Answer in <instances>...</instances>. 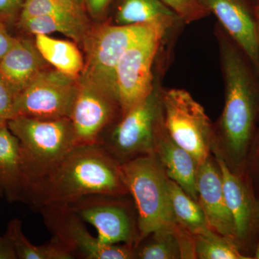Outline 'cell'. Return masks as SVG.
I'll use <instances>...</instances> for the list:
<instances>
[{
	"label": "cell",
	"instance_id": "27",
	"mask_svg": "<svg viewBox=\"0 0 259 259\" xmlns=\"http://www.w3.org/2000/svg\"><path fill=\"white\" fill-rule=\"evenodd\" d=\"M171 8L181 20L191 23L203 18L208 10L204 6L201 0H161Z\"/></svg>",
	"mask_w": 259,
	"mask_h": 259
},
{
	"label": "cell",
	"instance_id": "9",
	"mask_svg": "<svg viewBox=\"0 0 259 259\" xmlns=\"http://www.w3.org/2000/svg\"><path fill=\"white\" fill-rule=\"evenodd\" d=\"M167 28L158 26L130 47L121 57L115 71V94L121 117L144 101L154 90L153 60Z\"/></svg>",
	"mask_w": 259,
	"mask_h": 259
},
{
	"label": "cell",
	"instance_id": "22",
	"mask_svg": "<svg viewBox=\"0 0 259 259\" xmlns=\"http://www.w3.org/2000/svg\"><path fill=\"white\" fill-rule=\"evenodd\" d=\"M169 193L172 209L179 226L192 236L211 231L198 201L192 199L170 179Z\"/></svg>",
	"mask_w": 259,
	"mask_h": 259
},
{
	"label": "cell",
	"instance_id": "6",
	"mask_svg": "<svg viewBox=\"0 0 259 259\" xmlns=\"http://www.w3.org/2000/svg\"><path fill=\"white\" fill-rule=\"evenodd\" d=\"M160 25H110L97 29L88 37L86 62L80 79L117 98L115 71L121 57L133 44Z\"/></svg>",
	"mask_w": 259,
	"mask_h": 259
},
{
	"label": "cell",
	"instance_id": "3",
	"mask_svg": "<svg viewBox=\"0 0 259 259\" xmlns=\"http://www.w3.org/2000/svg\"><path fill=\"white\" fill-rule=\"evenodd\" d=\"M120 171L137 212L138 244L153 232L176 231L179 226L172 209L169 178L156 154L122 163Z\"/></svg>",
	"mask_w": 259,
	"mask_h": 259
},
{
	"label": "cell",
	"instance_id": "11",
	"mask_svg": "<svg viewBox=\"0 0 259 259\" xmlns=\"http://www.w3.org/2000/svg\"><path fill=\"white\" fill-rule=\"evenodd\" d=\"M38 211L53 237L67 247L76 258H136L134 247L102 243L69 205L45 206Z\"/></svg>",
	"mask_w": 259,
	"mask_h": 259
},
{
	"label": "cell",
	"instance_id": "24",
	"mask_svg": "<svg viewBox=\"0 0 259 259\" xmlns=\"http://www.w3.org/2000/svg\"><path fill=\"white\" fill-rule=\"evenodd\" d=\"M177 229L153 232L135 247L136 258H182V246Z\"/></svg>",
	"mask_w": 259,
	"mask_h": 259
},
{
	"label": "cell",
	"instance_id": "35",
	"mask_svg": "<svg viewBox=\"0 0 259 259\" xmlns=\"http://www.w3.org/2000/svg\"><path fill=\"white\" fill-rule=\"evenodd\" d=\"M255 258L259 259V243L256 249H255Z\"/></svg>",
	"mask_w": 259,
	"mask_h": 259
},
{
	"label": "cell",
	"instance_id": "20",
	"mask_svg": "<svg viewBox=\"0 0 259 259\" xmlns=\"http://www.w3.org/2000/svg\"><path fill=\"white\" fill-rule=\"evenodd\" d=\"M178 15L161 0H122L116 12L115 25L159 24L170 26Z\"/></svg>",
	"mask_w": 259,
	"mask_h": 259
},
{
	"label": "cell",
	"instance_id": "32",
	"mask_svg": "<svg viewBox=\"0 0 259 259\" xmlns=\"http://www.w3.org/2000/svg\"><path fill=\"white\" fill-rule=\"evenodd\" d=\"M111 0H87L89 10L94 15H101Z\"/></svg>",
	"mask_w": 259,
	"mask_h": 259
},
{
	"label": "cell",
	"instance_id": "2",
	"mask_svg": "<svg viewBox=\"0 0 259 259\" xmlns=\"http://www.w3.org/2000/svg\"><path fill=\"white\" fill-rule=\"evenodd\" d=\"M221 50L226 102L221 120V146L214 147L220 152L225 151L226 162L238 163L243 161L249 146L256 114V99L249 72L236 49L223 40Z\"/></svg>",
	"mask_w": 259,
	"mask_h": 259
},
{
	"label": "cell",
	"instance_id": "7",
	"mask_svg": "<svg viewBox=\"0 0 259 259\" xmlns=\"http://www.w3.org/2000/svg\"><path fill=\"white\" fill-rule=\"evenodd\" d=\"M162 116L161 96L153 90L148 97L126 112L99 144L120 164L154 153L156 127Z\"/></svg>",
	"mask_w": 259,
	"mask_h": 259
},
{
	"label": "cell",
	"instance_id": "21",
	"mask_svg": "<svg viewBox=\"0 0 259 259\" xmlns=\"http://www.w3.org/2000/svg\"><path fill=\"white\" fill-rule=\"evenodd\" d=\"M5 235L14 245L18 259H74V255L61 241L52 237L46 244H32L23 231V223L14 218L8 223Z\"/></svg>",
	"mask_w": 259,
	"mask_h": 259
},
{
	"label": "cell",
	"instance_id": "5",
	"mask_svg": "<svg viewBox=\"0 0 259 259\" xmlns=\"http://www.w3.org/2000/svg\"><path fill=\"white\" fill-rule=\"evenodd\" d=\"M163 122L172 139L192 155L197 165L210 157L216 136L203 107L188 92L179 89L161 94Z\"/></svg>",
	"mask_w": 259,
	"mask_h": 259
},
{
	"label": "cell",
	"instance_id": "37",
	"mask_svg": "<svg viewBox=\"0 0 259 259\" xmlns=\"http://www.w3.org/2000/svg\"><path fill=\"white\" fill-rule=\"evenodd\" d=\"M2 195H3V194H2V192L0 191V197H1Z\"/></svg>",
	"mask_w": 259,
	"mask_h": 259
},
{
	"label": "cell",
	"instance_id": "33",
	"mask_svg": "<svg viewBox=\"0 0 259 259\" xmlns=\"http://www.w3.org/2000/svg\"><path fill=\"white\" fill-rule=\"evenodd\" d=\"M70 9L83 13L82 3L83 0H58Z\"/></svg>",
	"mask_w": 259,
	"mask_h": 259
},
{
	"label": "cell",
	"instance_id": "12",
	"mask_svg": "<svg viewBox=\"0 0 259 259\" xmlns=\"http://www.w3.org/2000/svg\"><path fill=\"white\" fill-rule=\"evenodd\" d=\"M120 112L114 95L79 78V86L69 116L76 146L98 144L100 138Z\"/></svg>",
	"mask_w": 259,
	"mask_h": 259
},
{
	"label": "cell",
	"instance_id": "19",
	"mask_svg": "<svg viewBox=\"0 0 259 259\" xmlns=\"http://www.w3.org/2000/svg\"><path fill=\"white\" fill-rule=\"evenodd\" d=\"M35 44L48 64L62 74L79 79L84 61L76 44L42 34L35 35Z\"/></svg>",
	"mask_w": 259,
	"mask_h": 259
},
{
	"label": "cell",
	"instance_id": "13",
	"mask_svg": "<svg viewBox=\"0 0 259 259\" xmlns=\"http://www.w3.org/2000/svg\"><path fill=\"white\" fill-rule=\"evenodd\" d=\"M196 181L198 202L209 228L229 239L236 238L234 223L223 193L221 172L211 156L197 166Z\"/></svg>",
	"mask_w": 259,
	"mask_h": 259
},
{
	"label": "cell",
	"instance_id": "10",
	"mask_svg": "<svg viewBox=\"0 0 259 259\" xmlns=\"http://www.w3.org/2000/svg\"><path fill=\"white\" fill-rule=\"evenodd\" d=\"M78 86L79 79L55 69H44L18 94L14 117L23 116L42 120L69 118Z\"/></svg>",
	"mask_w": 259,
	"mask_h": 259
},
{
	"label": "cell",
	"instance_id": "28",
	"mask_svg": "<svg viewBox=\"0 0 259 259\" xmlns=\"http://www.w3.org/2000/svg\"><path fill=\"white\" fill-rule=\"evenodd\" d=\"M17 95L0 74V125L14 118Z\"/></svg>",
	"mask_w": 259,
	"mask_h": 259
},
{
	"label": "cell",
	"instance_id": "17",
	"mask_svg": "<svg viewBox=\"0 0 259 259\" xmlns=\"http://www.w3.org/2000/svg\"><path fill=\"white\" fill-rule=\"evenodd\" d=\"M212 151L221 172L223 193L234 223L236 238L245 239L249 233L253 214L249 194L241 180L231 171L221 153L214 147Z\"/></svg>",
	"mask_w": 259,
	"mask_h": 259
},
{
	"label": "cell",
	"instance_id": "25",
	"mask_svg": "<svg viewBox=\"0 0 259 259\" xmlns=\"http://www.w3.org/2000/svg\"><path fill=\"white\" fill-rule=\"evenodd\" d=\"M195 258L199 259H247L232 240L209 231L193 236Z\"/></svg>",
	"mask_w": 259,
	"mask_h": 259
},
{
	"label": "cell",
	"instance_id": "15",
	"mask_svg": "<svg viewBox=\"0 0 259 259\" xmlns=\"http://www.w3.org/2000/svg\"><path fill=\"white\" fill-rule=\"evenodd\" d=\"M154 153L167 177L180 185L192 199L198 201L196 181L198 165L192 155L168 135L163 125V115L156 127Z\"/></svg>",
	"mask_w": 259,
	"mask_h": 259
},
{
	"label": "cell",
	"instance_id": "8",
	"mask_svg": "<svg viewBox=\"0 0 259 259\" xmlns=\"http://www.w3.org/2000/svg\"><path fill=\"white\" fill-rule=\"evenodd\" d=\"M128 194L85 196L69 204L85 223L93 226L103 244H126L135 248L139 240L137 212Z\"/></svg>",
	"mask_w": 259,
	"mask_h": 259
},
{
	"label": "cell",
	"instance_id": "18",
	"mask_svg": "<svg viewBox=\"0 0 259 259\" xmlns=\"http://www.w3.org/2000/svg\"><path fill=\"white\" fill-rule=\"evenodd\" d=\"M20 142L8 124L0 125V191L10 203L25 202Z\"/></svg>",
	"mask_w": 259,
	"mask_h": 259
},
{
	"label": "cell",
	"instance_id": "4",
	"mask_svg": "<svg viewBox=\"0 0 259 259\" xmlns=\"http://www.w3.org/2000/svg\"><path fill=\"white\" fill-rule=\"evenodd\" d=\"M7 124L20 142L26 196L28 189L50 174L76 146L74 130L69 118L42 120L20 116Z\"/></svg>",
	"mask_w": 259,
	"mask_h": 259
},
{
	"label": "cell",
	"instance_id": "34",
	"mask_svg": "<svg viewBox=\"0 0 259 259\" xmlns=\"http://www.w3.org/2000/svg\"><path fill=\"white\" fill-rule=\"evenodd\" d=\"M253 214H254L255 219H256V221H258L259 223V202L255 204Z\"/></svg>",
	"mask_w": 259,
	"mask_h": 259
},
{
	"label": "cell",
	"instance_id": "16",
	"mask_svg": "<svg viewBox=\"0 0 259 259\" xmlns=\"http://www.w3.org/2000/svg\"><path fill=\"white\" fill-rule=\"evenodd\" d=\"M47 64L35 42L16 37L13 45L0 60V74L18 96L46 69Z\"/></svg>",
	"mask_w": 259,
	"mask_h": 259
},
{
	"label": "cell",
	"instance_id": "36",
	"mask_svg": "<svg viewBox=\"0 0 259 259\" xmlns=\"http://www.w3.org/2000/svg\"><path fill=\"white\" fill-rule=\"evenodd\" d=\"M257 15H258V18L259 19V6L258 7V9H257Z\"/></svg>",
	"mask_w": 259,
	"mask_h": 259
},
{
	"label": "cell",
	"instance_id": "1",
	"mask_svg": "<svg viewBox=\"0 0 259 259\" xmlns=\"http://www.w3.org/2000/svg\"><path fill=\"white\" fill-rule=\"evenodd\" d=\"M97 194H129L120 163L100 144L83 145L75 146L50 174L30 187L24 203L39 210Z\"/></svg>",
	"mask_w": 259,
	"mask_h": 259
},
{
	"label": "cell",
	"instance_id": "14",
	"mask_svg": "<svg viewBox=\"0 0 259 259\" xmlns=\"http://www.w3.org/2000/svg\"><path fill=\"white\" fill-rule=\"evenodd\" d=\"M212 12L245 54L259 67V33L249 12L240 0H201Z\"/></svg>",
	"mask_w": 259,
	"mask_h": 259
},
{
	"label": "cell",
	"instance_id": "23",
	"mask_svg": "<svg viewBox=\"0 0 259 259\" xmlns=\"http://www.w3.org/2000/svg\"><path fill=\"white\" fill-rule=\"evenodd\" d=\"M19 25L25 31L34 35L59 32L76 42L82 40L86 32V21L70 20L54 15H41L21 19L19 20Z\"/></svg>",
	"mask_w": 259,
	"mask_h": 259
},
{
	"label": "cell",
	"instance_id": "26",
	"mask_svg": "<svg viewBox=\"0 0 259 259\" xmlns=\"http://www.w3.org/2000/svg\"><path fill=\"white\" fill-rule=\"evenodd\" d=\"M41 15H54L70 20L86 21L83 13L70 9L58 0H24L19 20Z\"/></svg>",
	"mask_w": 259,
	"mask_h": 259
},
{
	"label": "cell",
	"instance_id": "29",
	"mask_svg": "<svg viewBox=\"0 0 259 259\" xmlns=\"http://www.w3.org/2000/svg\"><path fill=\"white\" fill-rule=\"evenodd\" d=\"M23 3L24 0H0V20L13 21L20 16Z\"/></svg>",
	"mask_w": 259,
	"mask_h": 259
},
{
	"label": "cell",
	"instance_id": "30",
	"mask_svg": "<svg viewBox=\"0 0 259 259\" xmlns=\"http://www.w3.org/2000/svg\"><path fill=\"white\" fill-rule=\"evenodd\" d=\"M15 38L8 31L6 23L0 20V60L13 45Z\"/></svg>",
	"mask_w": 259,
	"mask_h": 259
},
{
	"label": "cell",
	"instance_id": "31",
	"mask_svg": "<svg viewBox=\"0 0 259 259\" xmlns=\"http://www.w3.org/2000/svg\"><path fill=\"white\" fill-rule=\"evenodd\" d=\"M0 259H18L14 245L6 235H0Z\"/></svg>",
	"mask_w": 259,
	"mask_h": 259
}]
</instances>
